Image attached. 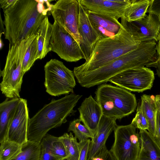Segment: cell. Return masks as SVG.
Masks as SVG:
<instances>
[{"label":"cell","mask_w":160,"mask_h":160,"mask_svg":"<svg viewBox=\"0 0 160 160\" xmlns=\"http://www.w3.org/2000/svg\"><path fill=\"white\" fill-rule=\"evenodd\" d=\"M45 1L17 0L3 11L5 38L9 44L19 43L33 34H37L49 9L45 8Z\"/></svg>","instance_id":"cell-1"},{"label":"cell","mask_w":160,"mask_h":160,"mask_svg":"<svg viewBox=\"0 0 160 160\" xmlns=\"http://www.w3.org/2000/svg\"><path fill=\"white\" fill-rule=\"evenodd\" d=\"M157 43L142 42L135 49L95 70L75 74L82 87L89 88L107 82L112 78L128 69L146 67L156 60Z\"/></svg>","instance_id":"cell-2"},{"label":"cell","mask_w":160,"mask_h":160,"mask_svg":"<svg viewBox=\"0 0 160 160\" xmlns=\"http://www.w3.org/2000/svg\"><path fill=\"white\" fill-rule=\"evenodd\" d=\"M121 26L114 36L101 39L88 58L74 68V75L97 69L136 49L140 44L135 40L128 22L121 18Z\"/></svg>","instance_id":"cell-3"},{"label":"cell","mask_w":160,"mask_h":160,"mask_svg":"<svg viewBox=\"0 0 160 160\" xmlns=\"http://www.w3.org/2000/svg\"><path fill=\"white\" fill-rule=\"evenodd\" d=\"M82 97L73 93L58 99H52L29 119L28 140L40 142L50 130L66 122L67 117L76 112L74 108Z\"/></svg>","instance_id":"cell-4"},{"label":"cell","mask_w":160,"mask_h":160,"mask_svg":"<svg viewBox=\"0 0 160 160\" xmlns=\"http://www.w3.org/2000/svg\"><path fill=\"white\" fill-rule=\"evenodd\" d=\"M29 38V36L27 37L19 43L9 44L5 65L0 71V76L2 77L0 89L7 98H20V92L24 75L22 63Z\"/></svg>","instance_id":"cell-5"},{"label":"cell","mask_w":160,"mask_h":160,"mask_svg":"<svg viewBox=\"0 0 160 160\" xmlns=\"http://www.w3.org/2000/svg\"><path fill=\"white\" fill-rule=\"evenodd\" d=\"M46 92L57 96L73 92L76 85L73 71L67 68L62 62L51 59L44 66Z\"/></svg>","instance_id":"cell-6"},{"label":"cell","mask_w":160,"mask_h":160,"mask_svg":"<svg viewBox=\"0 0 160 160\" xmlns=\"http://www.w3.org/2000/svg\"><path fill=\"white\" fill-rule=\"evenodd\" d=\"M132 124L117 125L110 151L116 160H137L140 148L139 135Z\"/></svg>","instance_id":"cell-7"},{"label":"cell","mask_w":160,"mask_h":160,"mask_svg":"<svg viewBox=\"0 0 160 160\" xmlns=\"http://www.w3.org/2000/svg\"><path fill=\"white\" fill-rule=\"evenodd\" d=\"M54 21L69 33L79 45L78 0H59L52 5L50 11Z\"/></svg>","instance_id":"cell-8"},{"label":"cell","mask_w":160,"mask_h":160,"mask_svg":"<svg viewBox=\"0 0 160 160\" xmlns=\"http://www.w3.org/2000/svg\"><path fill=\"white\" fill-rule=\"evenodd\" d=\"M154 79L153 71L142 67L123 71L111 78L108 82L128 90L140 92L151 89Z\"/></svg>","instance_id":"cell-9"},{"label":"cell","mask_w":160,"mask_h":160,"mask_svg":"<svg viewBox=\"0 0 160 160\" xmlns=\"http://www.w3.org/2000/svg\"><path fill=\"white\" fill-rule=\"evenodd\" d=\"M50 44L52 51L67 62H75L83 59L79 44L55 21L52 24Z\"/></svg>","instance_id":"cell-10"},{"label":"cell","mask_w":160,"mask_h":160,"mask_svg":"<svg viewBox=\"0 0 160 160\" xmlns=\"http://www.w3.org/2000/svg\"><path fill=\"white\" fill-rule=\"evenodd\" d=\"M95 92L112 100L124 117L134 112L137 106L135 95L118 86L103 84L98 87Z\"/></svg>","instance_id":"cell-11"},{"label":"cell","mask_w":160,"mask_h":160,"mask_svg":"<svg viewBox=\"0 0 160 160\" xmlns=\"http://www.w3.org/2000/svg\"><path fill=\"white\" fill-rule=\"evenodd\" d=\"M79 2L80 12L78 31L80 36L79 46L83 54V59L86 61L90 57L97 43L102 38V37L91 23L87 10Z\"/></svg>","instance_id":"cell-12"},{"label":"cell","mask_w":160,"mask_h":160,"mask_svg":"<svg viewBox=\"0 0 160 160\" xmlns=\"http://www.w3.org/2000/svg\"><path fill=\"white\" fill-rule=\"evenodd\" d=\"M87 10L118 21L124 17L130 0H79Z\"/></svg>","instance_id":"cell-13"},{"label":"cell","mask_w":160,"mask_h":160,"mask_svg":"<svg viewBox=\"0 0 160 160\" xmlns=\"http://www.w3.org/2000/svg\"><path fill=\"white\" fill-rule=\"evenodd\" d=\"M29 119L27 100L20 98L8 130L7 139L21 145L27 142Z\"/></svg>","instance_id":"cell-14"},{"label":"cell","mask_w":160,"mask_h":160,"mask_svg":"<svg viewBox=\"0 0 160 160\" xmlns=\"http://www.w3.org/2000/svg\"><path fill=\"white\" fill-rule=\"evenodd\" d=\"M128 24L137 42L141 43L151 41L158 42L160 33V21L158 16L149 13L143 19L128 22Z\"/></svg>","instance_id":"cell-15"},{"label":"cell","mask_w":160,"mask_h":160,"mask_svg":"<svg viewBox=\"0 0 160 160\" xmlns=\"http://www.w3.org/2000/svg\"><path fill=\"white\" fill-rule=\"evenodd\" d=\"M78 110L80 113L79 119L93 137L103 115L100 105L90 95L84 99Z\"/></svg>","instance_id":"cell-16"},{"label":"cell","mask_w":160,"mask_h":160,"mask_svg":"<svg viewBox=\"0 0 160 160\" xmlns=\"http://www.w3.org/2000/svg\"><path fill=\"white\" fill-rule=\"evenodd\" d=\"M116 119L102 115L97 131L90 141L88 160L91 159L104 147L108 137L117 125Z\"/></svg>","instance_id":"cell-17"},{"label":"cell","mask_w":160,"mask_h":160,"mask_svg":"<svg viewBox=\"0 0 160 160\" xmlns=\"http://www.w3.org/2000/svg\"><path fill=\"white\" fill-rule=\"evenodd\" d=\"M20 98H7L0 104V143L7 139L8 130Z\"/></svg>","instance_id":"cell-18"},{"label":"cell","mask_w":160,"mask_h":160,"mask_svg":"<svg viewBox=\"0 0 160 160\" xmlns=\"http://www.w3.org/2000/svg\"><path fill=\"white\" fill-rule=\"evenodd\" d=\"M140 148L137 160H160V147L146 130H140Z\"/></svg>","instance_id":"cell-19"},{"label":"cell","mask_w":160,"mask_h":160,"mask_svg":"<svg viewBox=\"0 0 160 160\" xmlns=\"http://www.w3.org/2000/svg\"><path fill=\"white\" fill-rule=\"evenodd\" d=\"M87 11L91 23L100 33L102 38L113 36L119 31L121 23L118 21L113 20L87 10Z\"/></svg>","instance_id":"cell-20"},{"label":"cell","mask_w":160,"mask_h":160,"mask_svg":"<svg viewBox=\"0 0 160 160\" xmlns=\"http://www.w3.org/2000/svg\"><path fill=\"white\" fill-rule=\"evenodd\" d=\"M52 31V24L50 22L47 16L42 21L37 33L38 59L44 58L49 52L52 51L50 40Z\"/></svg>","instance_id":"cell-21"},{"label":"cell","mask_w":160,"mask_h":160,"mask_svg":"<svg viewBox=\"0 0 160 160\" xmlns=\"http://www.w3.org/2000/svg\"><path fill=\"white\" fill-rule=\"evenodd\" d=\"M141 99L140 106L148 122V132L155 137L158 108L155 97L143 94L141 96Z\"/></svg>","instance_id":"cell-22"},{"label":"cell","mask_w":160,"mask_h":160,"mask_svg":"<svg viewBox=\"0 0 160 160\" xmlns=\"http://www.w3.org/2000/svg\"><path fill=\"white\" fill-rule=\"evenodd\" d=\"M151 0H132L126 9L124 18L129 22L141 20L146 16Z\"/></svg>","instance_id":"cell-23"},{"label":"cell","mask_w":160,"mask_h":160,"mask_svg":"<svg viewBox=\"0 0 160 160\" xmlns=\"http://www.w3.org/2000/svg\"><path fill=\"white\" fill-rule=\"evenodd\" d=\"M95 93L96 100L101 108L103 115L116 120L124 117L110 98L96 92Z\"/></svg>","instance_id":"cell-24"},{"label":"cell","mask_w":160,"mask_h":160,"mask_svg":"<svg viewBox=\"0 0 160 160\" xmlns=\"http://www.w3.org/2000/svg\"><path fill=\"white\" fill-rule=\"evenodd\" d=\"M38 54L37 34L29 36V41L22 63V73L24 74L31 68L37 60Z\"/></svg>","instance_id":"cell-25"},{"label":"cell","mask_w":160,"mask_h":160,"mask_svg":"<svg viewBox=\"0 0 160 160\" xmlns=\"http://www.w3.org/2000/svg\"><path fill=\"white\" fill-rule=\"evenodd\" d=\"M41 142L28 140L22 145V151L11 160H40Z\"/></svg>","instance_id":"cell-26"},{"label":"cell","mask_w":160,"mask_h":160,"mask_svg":"<svg viewBox=\"0 0 160 160\" xmlns=\"http://www.w3.org/2000/svg\"><path fill=\"white\" fill-rule=\"evenodd\" d=\"M59 140L63 144L68 160H78L80 152L79 142L72 133H64L58 137Z\"/></svg>","instance_id":"cell-27"},{"label":"cell","mask_w":160,"mask_h":160,"mask_svg":"<svg viewBox=\"0 0 160 160\" xmlns=\"http://www.w3.org/2000/svg\"><path fill=\"white\" fill-rule=\"evenodd\" d=\"M41 142L48 147L51 153L61 160L67 159V156L63 143L58 137L47 134L43 138Z\"/></svg>","instance_id":"cell-28"},{"label":"cell","mask_w":160,"mask_h":160,"mask_svg":"<svg viewBox=\"0 0 160 160\" xmlns=\"http://www.w3.org/2000/svg\"><path fill=\"white\" fill-rule=\"evenodd\" d=\"M0 143V160H11L22 151V145L8 139Z\"/></svg>","instance_id":"cell-29"},{"label":"cell","mask_w":160,"mask_h":160,"mask_svg":"<svg viewBox=\"0 0 160 160\" xmlns=\"http://www.w3.org/2000/svg\"><path fill=\"white\" fill-rule=\"evenodd\" d=\"M81 122L79 118L73 120L70 122L68 129V132H73L79 142L89 138L92 139L93 138V135L90 130L84 125H82Z\"/></svg>","instance_id":"cell-30"},{"label":"cell","mask_w":160,"mask_h":160,"mask_svg":"<svg viewBox=\"0 0 160 160\" xmlns=\"http://www.w3.org/2000/svg\"><path fill=\"white\" fill-rule=\"evenodd\" d=\"M138 106L136 115L131 123L140 130H148L149 128L148 121L140 108V104H138Z\"/></svg>","instance_id":"cell-31"},{"label":"cell","mask_w":160,"mask_h":160,"mask_svg":"<svg viewBox=\"0 0 160 160\" xmlns=\"http://www.w3.org/2000/svg\"><path fill=\"white\" fill-rule=\"evenodd\" d=\"M89 160H116L112 153L108 150L106 146L99 150Z\"/></svg>","instance_id":"cell-32"},{"label":"cell","mask_w":160,"mask_h":160,"mask_svg":"<svg viewBox=\"0 0 160 160\" xmlns=\"http://www.w3.org/2000/svg\"><path fill=\"white\" fill-rule=\"evenodd\" d=\"M90 141L88 138L79 142L80 152L78 160H88Z\"/></svg>","instance_id":"cell-33"},{"label":"cell","mask_w":160,"mask_h":160,"mask_svg":"<svg viewBox=\"0 0 160 160\" xmlns=\"http://www.w3.org/2000/svg\"><path fill=\"white\" fill-rule=\"evenodd\" d=\"M41 153L40 160H61L52 155L47 146L41 142Z\"/></svg>","instance_id":"cell-34"},{"label":"cell","mask_w":160,"mask_h":160,"mask_svg":"<svg viewBox=\"0 0 160 160\" xmlns=\"http://www.w3.org/2000/svg\"><path fill=\"white\" fill-rule=\"evenodd\" d=\"M148 12L158 16L160 15V0H151Z\"/></svg>","instance_id":"cell-35"},{"label":"cell","mask_w":160,"mask_h":160,"mask_svg":"<svg viewBox=\"0 0 160 160\" xmlns=\"http://www.w3.org/2000/svg\"><path fill=\"white\" fill-rule=\"evenodd\" d=\"M154 138L160 147V112L158 109L156 115V136Z\"/></svg>","instance_id":"cell-36"},{"label":"cell","mask_w":160,"mask_h":160,"mask_svg":"<svg viewBox=\"0 0 160 160\" xmlns=\"http://www.w3.org/2000/svg\"><path fill=\"white\" fill-rule=\"evenodd\" d=\"M17 0H0V7L3 11L10 7Z\"/></svg>","instance_id":"cell-37"},{"label":"cell","mask_w":160,"mask_h":160,"mask_svg":"<svg viewBox=\"0 0 160 160\" xmlns=\"http://www.w3.org/2000/svg\"><path fill=\"white\" fill-rule=\"evenodd\" d=\"M157 59L154 62L155 68H156L157 74L160 78V55H157Z\"/></svg>","instance_id":"cell-38"},{"label":"cell","mask_w":160,"mask_h":160,"mask_svg":"<svg viewBox=\"0 0 160 160\" xmlns=\"http://www.w3.org/2000/svg\"><path fill=\"white\" fill-rule=\"evenodd\" d=\"M160 21V15H158ZM156 51L157 55H160V33L159 40L156 45Z\"/></svg>","instance_id":"cell-39"},{"label":"cell","mask_w":160,"mask_h":160,"mask_svg":"<svg viewBox=\"0 0 160 160\" xmlns=\"http://www.w3.org/2000/svg\"><path fill=\"white\" fill-rule=\"evenodd\" d=\"M155 98L157 108L160 112V103L158 100L155 97Z\"/></svg>","instance_id":"cell-40"},{"label":"cell","mask_w":160,"mask_h":160,"mask_svg":"<svg viewBox=\"0 0 160 160\" xmlns=\"http://www.w3.org/2000/svg\"><path fill=\"white\" fill-rule=\"evenodd\" d=\"M155 97L158 100L160 103V95H156Z\"/></svg>","instance_id":"cell-41"},{"label":"cell","mask_w":160,"mask_h":160,"mask_svg":"<svg viewBox=\"0 0 160 160\" xmlns=\"http://www.w3.org/2000/svg\"><path fill=\"white\" fill-rule=\"evenodd\" d=\"M68 160L67 159H64V160Z\"/></svg>","instance_id":"cell-42"}]
</instances>
